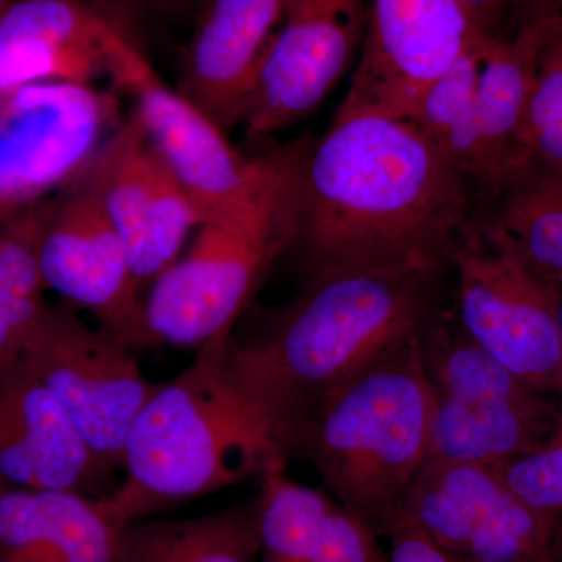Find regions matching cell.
Returning <instances> with one entry per match:
<instances>
[{"instance_id": "6da1fadb", "label": "cell", "mask_w": 562, "mask_h": 562, "mask_svg": "<svg viewBox=\"0 0 562 562\" xmlns=\"http://www.w3.org/2000/svg\"><path fill=\"white\" fill-rule=\"evenodd\" d=\"M479 217L471 183L416 124L338 109L324 135L310 140L291 251L306 279L438 271L450 268Z\"/></svg>"}, {"instance_id": "7a4b0ae2", "label": "cell", "mask_w": 562, "mask_h": 562, "mask_svg": "<svg viewBox=\"0 0 562 562\" xmlns=\"http://www.w3.org/2000/svg\"><path fill=\"white\" fill-rule=\"evenodd\" d=\"M452 313L450 268L316 273L261 331L232 333L225 372L276 442L351 376Z\"/></svg>"}, {"instance_id": "3957f363", "label": "cell", "mask_w": 562, "mask_h": 562, "mask_svg": "<svg viewBox=\"0 0 562 562\" xmlns=\"http://www.w3.org/2000/svg\"><path fill=\"white\" fill-rule=\"evenodd\" d=\"M231 336L199 347L176 379L157 384L133 422L122 457L124 480L103 497L122 525L261 480L284 462L268 425L225 372Z\"/></svg>"}, {"instance_id": "277c9868", "label": "cell", "mask_w": 562, "mask_h": 562, "mask_svg": "<svg viewBox=\"0 0 562 562\" xmlns=\"http://www.w3.org/2000/svg\"><path fill=\"white\" fill-rule=\"evenodd\" d=\"M435 395L420 339L397 347L276 436L286 462L303 461L342 509L380 538L430 461Z\"/></svg>"}, {"instance_id": "5b68a950", "label": "cell", "mask_w": 562, "mask_h": 562, "mask_svg": "<svg viewBox=\"0 0 562 562\" xmlns=\"http://www.w3.org/2000/svg\"><path fill=\"white\" fill-rule=\"evenodd\" d=\"M310 136L261 155L250 198L203 222L183 257L154 281L144 301L150 347H202L233 333L301 228Z\"/></svg>"}, {"instance_id": "8992f818", "label": "cell", "mask_w": 562, "mask_h": 562, "mask_svg": "<svg viewBox=\"0 0 562 562\" xmlns=\"http://www.w3.org/2000/svg\"><path fill=\"white\" fill-rule=\"evenodd\" d=\"M536 33L479 32L422 101L413 124L460 169L480 214L525 169Z\"/></svg>"}, {"instance_id": "52a82bcc", "label": "cell", "mask_w": 562, "mask_h": 562, "mask_svg": "<svg viewBox=\"0 0 562 562\" xmlns=\"http://www.w3.org/2000/svg\"><path fill=\"white\" fill-rule=\"evenodd\" d=\"M435 395L430 461L498 465L549 438L560 398L536 390L461 330L454 316L420 339Z\"/></svg>"}, {"instance_id": "ba28073f", "label": "cell", "mask_w": 562, "mask_h": 562, "mask_svg": "<svg viewBox=\"0 0 562 562\" xmlns=\"http://www.w3.org/2000/svg\"><path fill=\"white\" fill-rule=\"evenodd\" d=\"M462 331L536 390L562 402L557 292L508 246L475 225L450 258Z\"/></svg>"}, {"instance_id": "9c48e42d", "label": "cell", "mask_w": 562, "mask_h": 562, "mask_svg": "<svg viewBox=\"0 0 562 562\" xmlns=\"http://www.w3.org/2000/svg\"><path fill=\"white\" fill-rule=\"evenodd\" d=\"M121 120L116 95L95 85L52 81L0 95V222L68 187Z\"/></svg>"}, {"instance_id": "30bf717a", "label": "cell", "mask_w": 562, "mask_h": 562, "mask_svg": "<svg viewBox=\"0 0 562 562\" xmlns=\"http://www.w3.org/2000/svg\"><path fill=\"white\" fill-rule=\"evenodd\" d=\"M21 360L54 394L92 452L121 471L132 424L157 387L144 375L135 349L85 324L69 303H49Z\"/></svg>"}, {"instance_id": "8fae6325", "label": "cell", "mask_w": 562, "mask_h": 562, "mask_svg": "<svg viewBox=\"0 0 562 562\" xmlns=\"http://www.w3.org/2000/svg\"><path fill=\"white\" fill-rule=\"evenodd\" d=\"M397 516L453 562H553L560 517L536 509L492 465L428 461Z\"/></svg>"}, {"instance_id": "7c38bea8", "label": "cell", "mask_w": 562, "mask_h": 562, "mask_svg": "<svg viewBox=\"0 0 562 562\" xmlns=\"http://www.w3.org/2000/svg\"><path fill=\"white\" fill-rule=\"evenodd\" d=\"M91 161L44 205L41 276L47 291L87 310L102 330L135 350L150 347L143 284L103 203Z\"/></svg>"}, {"instance_id": "4fadbf2b", "label": "cell", "mask_w": 562, "mask_h": 562, "mask_svg": "<svg viewBox=\"0 0 562 562\" xmlns=\"http://www.w3.org/2000/svg\"><path fill=\"white\" fill-rule=\"evenodd\" d=\"M109 77L132 99L133 113L162 161L179 180L202 224L233 213L250 198L261 155L244 158L222 128L169 87L136 36L120 27L109 35Z\"/></svg>"}, {"instance_id": "5bb4252c", "label": "cell", "mask_w": 562, "mask_h": 562, "mask_svg": "<svg viewBox=\"0 0 562 562\" xmlns=\"http://www.w3.org/2000/svg\"><path fill=\"white\" fill-rule=\"evenodd\" d=\"M479 32L458 0H366L361 49L339 109L413 122Z\"/></svg>"}, {"instance_id": "9a60e30c", "label": "cell", "mask_w": 562, "mask_h": 562, "mask_svg": "<svg viewBox=\"0 0 562 562\" xmlns=\"http://www.w3.org/2000/svg\"><path fill=\"white\" fill-rule=\"evenodd\" d=\"M366 0H286L241 125L250 138L288 131L317 110L357 61Z\"/></svg>"}, {"instance_id": "2e32d148", "label": "cell", "mask_w": 562, "mask_h": 562, "mask_svg": "<svg viewBox=\"0 0 562 562\" xmlns=\"http://www.w3.org/2000/svg\"><path fill=\"white\" fill-rule=\"evenodd\" d=\"M91 169L139 283L155 281L179 260L202 217L131 110Z\"/></svg>"}, {"instance_id": "e0dca14e", "label": "cell", "mask_w": 562, "mask_h": 562, "mask_svg": "<svg viewBox=\"0 0 562 562\" xmlns=\"http://www.w3.org/2000/svg\"><path fill=\"white\" fill-rule=\"evenodd\" d=\"M113 473L21 358L0 369V482L103 498Z\"/></svg>"}, {"instance_id": "ac0fdd59", "label": "cell", "mask_w": 562, "mask_h": 562, "mask_svg": "<svg viewBox=\"0 0 562 562\" xmlns=\"http://www.w3.org/2000/svg\"><path fill=\"white\" fill-rule=\"evenodd\" d=\"M286 0H206L181 65L177 91L227 132L241 125L262 57Z\"/></svg>"}, {"instance_id": "d6986e66", "label": "cell", "mask_w": 562, "mask_h": 562, "mask_svg": "<svg viewBox=\"0 0 562 562\" xmlns=\"http://www.w3.org/2000/svg\"><path fill=\"white\" fill-rule=\"evenodd\" d=\"M114 25L80 0H11L0 14V95L52 81L98 83L109 76Z\"/></svg>"}, {"instance_id": "ffe728a7", "label": "cell", "mask_w": 562, "mask_h": 562, "mask_svg": "<svg viewBox=\"0 0 562 562\" xmlns=\"http://www.w3.org/2000/svg\"><path fill=\"white\" fill-rule=\"evenodd\" d=\"M125 562H260L257 498L190 519L128 524Z\"/></svg>"}, {"instance_id": "44dd1931", "label": "cell", "mask_w": 562, "mask_h": 562, "mask_svg": "<svg viewBox=\"0 0 562 562\" xmlns=\"http://www.w3.org/2000/svg\"><path fill=\"white\" fill-rule=\"evenodd\" d=\"M479 224L552 286H562V183L524 171Z\"/></svg>"}, {"instance_id": "7402d4cb", "label": "cell", "mask_w": 562, "mask_h": 562, "mask_svg": "<svg viewBox=\"0 0 562 562\" xmlns=\"http://www.w3.org/2000/svg\"><path fill=\"white\" fill-rule=\"evenodd\" d=\"M44 205L0 222V369L21 358L49 305L38 258Z\"/></svg>"}, {"instance_id": "603a6c76", "label": "cell", "mask_w": 562, "mask_h": 562, "mask_svg": "<svg viewBox=\"0 0 562 562\" xmlns=\"http://www.w3.org/2000/svg\"><path fill=\"white\" fill-rule=\"evenodd\" d=\"M286 465L277 462L260 480V562H317L336 502L330 494L291 480Z\"/></svg>"}, {"instance_id": "cb8c5ba5", "label": "cell", "mask_w": 562, "mask_h": 562, "mask_svg": "<svg viewBox=\"0 0 562 562\" xmlns=\"http://www.w3.org/2000/svg\"><path fill=\"white\" fill-rule=\"evenodd\" d=\"M527 32L536 33L538 43L525 111L524 171L562 183V40Z\"/></svg>"}, {"instance_id": "d4e9b609", "label": "cell", "mask_w": 562, "mask_h": 562, "mask_svg": "<svg viewBox=\"0 0 562 562\" xmlns=\"http://www.w3.org/2000/svg\"><path fill=\"white\" fill-rule=\"evenodd\" d=\"M492 468L525 502L562 519V402L552 432L536 452Z\"/></svg>"}, {"instance_id": "484cf974", "label": "cell", "mask_w": 562, "mask_h": 562, "mask_svg": "<svg viewBox=\"0 0 562 562\" xmlns=\"http://www.w3.org/2000/svg\"><path fill=\"white\" fill-rule=\"evenodd\" d=\"M380 536L336 503L325 524L317 562H390Z\"/></svg>"}, {"instance_id": "4316f807", "label": "cell", "mask_w": 562, "mask_h": 562, "mask_svg": "<svg viewBox=\"0 0 562 562\" xmlns=\"http://www.w3.org/2000/svg\"><path fill=\"white\" fill-rule=\"evenodd\" d=\"M527 31L546 32L562 40V0H513L501 35Z\"/></svg>"}, {"instance_id": "83f0119b", "label": "cell", "mask_w": 562, "mask_h": 562, "mask_svg": "<svg viewBox=\"0 0 562 562\" xmlns=\"http://www.w3.org/2000/svg\"><path fill=\"white\" fill-rule=\"evenodd\" d=\"M384 538L390 541V562H453L402 516L394 517Z\"/></svg>"}, {"instance_id": "f1b7e54d", "label": "cell", "mask_w": 562, "mask_h": 562, "mask_svg": "<svg viewBox=\"0 0 562 562\" xmlns=\"http://www.w3.org/2000/svg\"><path fill=\"white\" fill-rule=\"evenodd\" d=\"M482 32L501 33L513 0H458Z\"/></svg>"}, {"instance_id": "f546056e", "label": "cell", "mask_w": 562, "mask_h": 562, "mask_svg": "<svg viewBox=\"0 0 562 562\" xmlns=\"http://www.w3.org/2000/svg\"><path fill=\"white\" fill-rule=\"evenodd\" d=\"M85 5L90 7L95 13L102 14L103 18L120 25L125 32L136 35L135 27V10L132 9L128 0H80Z\"/></svg>"}, {"instance_id": "4dcf8cb0", "label": "cell", "mask_w": 562, "mask_h": 562, "mask_svg": "<svg viewBox=\"0 0 562 562\" xmlns=\"http://www.w3.org/2000/svg\"><path fill=\"white\" fill-rule=\"evenodd\" d=\"M206 0H128L133 10H151V11H188L191 9H202Z\"/></svg>"}, {"instance_id": "1f68e13d", "label": "cell", "mask_w": 562, "mask_h": 562, "mask_svg": "<svg viewBox=\"0 0 562 562\" xmlns=\"http://www.w3.org/2000/svg\"><path fill=\"white\" fill-rule=\"evenodd\" d=\"M554 292H557V322H558V331H560L561 358H562V286L554 288Z\"/></svg>"}, {"instance_id": "d6a6232c", "label": "cell", "mask_w": 562, "mask_h": 562, "mask_svg": "<svg viewBox=\"0 0 562 562\" xmlns=\"http://www.w3.org/2000/svg\"><path fill=\"white\" fill-rule=\"evenodd\" d=\"M553 562H562V520L553 542Z\"/></svg>"}, {"instance_id": "836d02e7", "label": "cell", "mask_w": 562, "mask_h": 562, "mask_svg": "<svg viewBox=\"0 0 562 562\" xmlns=\"http://www.w3.org/2000/svg\"><path fill=\"white\" fill-rule=\"evenodd\" d=\"M11 3V0H0V14L3 13V11L7 10V7H9Z\"/></svg>"}]
</instances>
